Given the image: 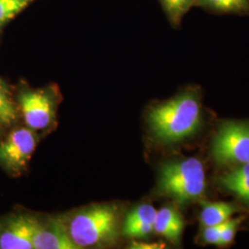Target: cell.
Here are the masks:
<instances>
[{"label":"cell","instance_id":"obj_1","mask_svg":"<svg viewBox=\"0 0 249 249\" xmlns=\"http://www.w3.org/2000/svg\"><path fill=\"white\" fill-rule=\"evenodd\" d=\"M197 88H188L178 96L151 107L148 124L162 143H177L196 133L201 123V105Z\"/></svg>","mask_w":249,"mask_h":249},{"label":"cell","instance_id":"obj_2","mask_svg":"<svg viewBox=\"0 0 249 249\" xmlns=\"http://www.w3.org/2000/svg\"><path fill=\"white\" fill-rule=\"evenodd\" d=\"M66 224L79 249L107 246L118 236V209L113 204L92 205L77 212Z\"/></svg>","mask_w":249,"mask_h":249},{"label":"cell","instance_id":"obj_3","mask_svg":"<svg viewBox=\"0 0 249 249\" xmlns=\"http://www.w3.org/2000/svg\"><path fill=\"white\" fill-rule=\"evenodd\" d=\"M205 189L206 173L198 159L171 160L160 166L157 190L161 196L185 205L200 198Z\"/></svg>","mask_w":249,"mask_h":249},{"label":"cell","instance_id":"obj_4","mask_svg":"<svg viewBox=\"0 0 249 249\" xmlns=\"http://www.w3.org/2000/svg\"><path fill=\"white\" fill-rule=\"evenodd\" d=\"M212 154L221 165L249 162V124L226 122L221 125L213 141Z\"/></svg>","mask_w":249,"mask_h":249},{"label":"cell","instance_id":"obj_5","mask_svg":"<svg viewBox=\"0 0 249 249\" xmlns=\"http://www.w3.org/2000/svg\"><path fill=\"white\" fill-rule=\"evenodd\" d=\"M37 138L31 128H18L0 143V164L10 172L24 169L36 150Z\"/></svg>","mask_w":249,"mask_h":249},{"label":"cell","instance_id":"obj_6","mask_svg":"<svg viewBox=\"0 0 249 249\" xmlns=\"http://www.w3.org/2000/svg\"><path fill=\"white\" fill-rule=\"evenodd\" d=\"M18 104L24 121L31 129H45L53 122L54 104L45 90L26 89L19 94Z\"/></svg>","mask_w":249,"mask_h":249},{"label":"cell","instance_id":"obj_7","mask_svg":"<svg viewBox=\"0 0 249 249\" xmlns=\"http://www.w3.org/2000/svg\"><path fill=\"white\" fill-rule=\"evenodd\" d=\"M38 220L30 215H17L9 219L0 232V249H34L33 237Z\"/></svg>","mask_w":249,"mask_h":249},{"label":"cell","instance_id":"obj_8","mask_svg":"<svg viewBox=\"0 0 249 249\" xmlns=\"http://www.w3.org/2000/svg\"><path fill=\"white\" fill-rule=\"evenodd\" d=\"M35 249H80L71 240L67 224L61 218L37 222L33 237Z\"/></svg>","mask_w":249,"mask_h":249},{"label":"cell","instance_id":"obj_9","mask_svg":"<svg viewBox=\"0 0 249 249\" xmlns=\"http://www.w3.org/2000/svg\"><path fill=\"white\" fill-rule=\"evenodd\" d=\"M157 211L151 204H142L127 214L124 224L123 233L131 238H144L153 231V225Z\"/></svg>","mask_w":249,"mask_h":249},{"label":"cell","instance_id":"obj_10","mask_svg":"<svg viewBox=\"0 0 249 249\" xmlns=\"http://www.w3.org/2000/svg\"><path fill=\"white\" fill-rule=\"evenodd\" d=\"M185 223L182 215L172 206H164L157 211L153 231L173 243H178L184 231Z\"/></svg>","mask_w":249,"mask_h":249},{"label":"cell","instance_id":"obj_11","mask_svg":"<svg viewBox=\"0 0 249 249\" xmlns=\"http://www.w3.org/2000/svg\"><path fill=\"white\" fill-rule=\"evenodd\" d=\"M219 185L249 205V162L237 165L218 178Z\"/></svg>","mask_w":249,"mask_h":249},{"label":"cell","instance_id":"obj_12","mask_svg":"<svg viewBox=\"0 0 249 249\" xmlns=\"http://www.w3.org/2000/svg\"><path fill=\"white\" fill-rule=\"evenodd\" d=\"M195 8L216 15L249 16V0H195Z\"/></svg>","mask_w":249,"mask_h":249},{"label":"cell","instance_id":"obj_13","mask_svg":"<svg viewBox=\"0 0 249 249\" xmlns=\"http://www.w3.org/2000/svg\"><path fill=\"white\" fill-rule=\"evenodd\" d=\"M238 211L234 204L226 202H203L200 213V222L205 227L219 225L231 219Z\"/></svg>","mask_w":249,"mask_h":249},{"label":"cell","instance_id":"obj_14","mask_svg":"<svg viewBox=\"0 0 249 249\" xmlns=\"http://www.w3.org/2000/svg\"><path fill=\"white\" fill-rule=\"evenodd\" d=\"M170 23L177 27L181 24L189 10L195 8V0H159Z\"/></svg>","mask_w":249,"mask_h":249},{"label":"cell","instance_id":"obj_15","mask_svg":"<svg viewBox=\"0 0 249 249\" xmlns=\"http://www.w3.org/2000/svg\"><path fill=\"white\" fill-rule=\"evenodd\" d=\"M17 117V110L9 96L5 83L0 79V123L12 124Z\"/></svg>","mask_w":249,"mask_h":249},{"label":"cell","instance_id":"obj_16","mask_svg":"<svg viewBox=\"0 0 249 249\" xmlns=\"http://www.w3.org/2000/svg\"><path fill=\"white\" fill-rule=\"evenodd\" d=\"M34 0H0V26L21 12Z\"/></svg>","mask_w":249,"mask_h":249},{"label":"cell","instance_id":"obj_17","mask_svg":"<svg viewBox=\"0 0 249 249\" xmlns=\"http://www.w3.org/2000/svg\"><path fill=\"white\" fill-rule=\"evenodd\" d=\"M244 217H239L235 219H230L225 222L223 225V231L219 242V246H228L233 241L234 235L238 229V226L243 222Z\"/></svg>","mask_w":249,"mask_h":249},{"label":"cell","instance_id":"obj_18","mask_svg":"<svg viewBox=\"0 0 249 249\" xmlns=\"http://www.w3.org/2000/svg\"><path fill=\"white\" fill-rule=\"evenodd\" d=\"M224 223H225L219 224V225L205 227L204 231H203V240L207 244H213V245L219 246V242H220Z\"/></svg>","mask_w":249,"mask_h":249},{"label":"cell","instance_id":"obj_19","mask_svg":"<svg viewBox=\"0 0 249 249\" xmlns=\"http://www.w3.org/2000/svg\"><path fill=\"white\" fill-rule=\"evenodd\" d=\"M135 246H138V247H135V248H138V249H155V248H160V247H156V246H158V245H156V244H153V245L135 244Z\"/></svg>","mask_w":249,"mask_h":249}]
</instances>
